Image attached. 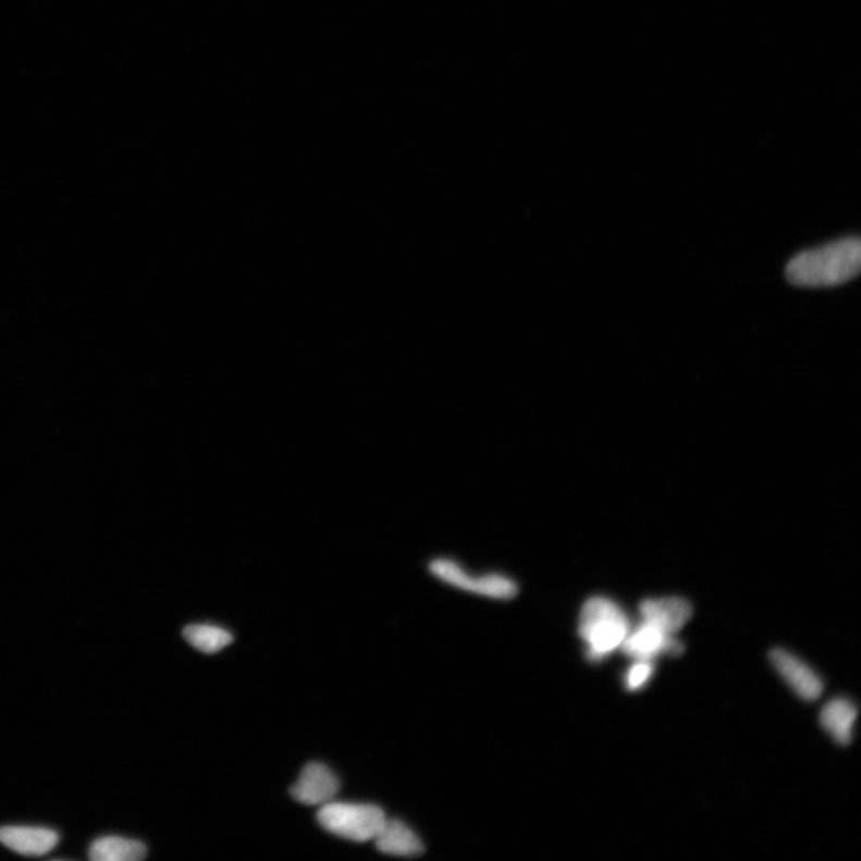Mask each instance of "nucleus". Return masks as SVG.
Instances as JSON below:
<instances>
[{"instance_id":"6","label":"nucleus","mask_w":861,"mask_h":861,"mask_svg":"<svg viewBox=\"0 0 861 861\" xmlns=\"http://www.w3.org/2000/svg\"><path fill=\"white\" fill-rule=\"evenodd\" d=\"M336 775L319 762H311L300 772L299 779L290 794L297 802L306 805H324L332 802L339 792Z\"/></svg>"},{"instance_id":"13","label":"nucleus","mask_w":861,"mask_h":861,"mask_svg":"<svg viewBox=\"0 0 861 861\" xmlns=\"http://www.w3.org/2000/svg\"><path fill=\"white\" fill-rule=\"evenodd\" d=\"M184 637L193 648L204 653H216L232 644L234 638L227 630L211 625H190Z\"/></svg>"},{"instance_id":"5","label":"nucleus","mask_w":861,"mask_h":861,"mask_svg":"<svg viewBox=\"0 0 861 861\" xmlns=\"http://www.w3.org/2000/svg\"><path fill=\"white\" fill-rule=\"evenodd\" d=\"M622 650L635 661H653L662 654L681 656L685 647L675 636L666 635L663 630L641 622L635 630H629Z\"/></svg>"},{"instance_id":"3","label":"nucleus","mask_w":861,"mask_h":861,"mask_svg":"<svg viewBox=\"0 0 861 861\" xmlns=\"http://www.w3.org/2000/svg\"><path fill=\"white\" fill-rule=\"evenodd\" d=\"M385 820L384 812L379 807L333 800L322 805L318 812V821L323 829L356 842L373 840Z\"/></svg>"},{"instance_id":"14","label":"nucleus","mask_w":861,"mask_h":861,"mask_svg":"<svg viewBox=\"0 0 861 861\" xmlns=\"http://www.w3.org/2000/svg\"><path fill=\"white\" fill-rule=\"evenodd\" d=\"M653 671L652 661H636L626 674L625 684L627 689L637 690L644 687L649 682Z\"/></svg>"},{"instance_id":"2","label":"nucleus","mask_w":861,"mask_h":861,"mask_svg":"<svg viewBox=\"0 0 861 861\" xmlns=\"http://www.w3.org/2000/svg\"><path fill=\"white\" fill-rule=\"evenodd\" d=\"M629 630L627 615L610 599L592 598L581 610L578 632L591 661H600L622 648Z\"/></svg>"},{"instance_id":"7","label":"nucleus","mask_w":861,"mask_h":861,"mask_svg":"<svg viewBox=\"0 0 861 861\" xmlns=\"http://www.w3.org/2000/svg\"><path fill=\"white\" fill-rule=\"evenodd\" d=\"M770 661L798 697L807 701H814L821 697L823 691L821 678L794 654L775 649L770 653Z\"/></svg>"},{"instance_id":"8","label":"nucleus","mask_w":861,"mask_h":861,"mask_svg":"<svg viewBox=\"0 0 861 861\" xmlns=\"http://www.w3.org/2000/svg\"><path fill=\"white\" fill-rule=\"evenodd\" d=\"M693 610L688 601L678 598L650 599L641 603V622L676 636L690 620Z\"/></svg>"},{"instance_id":"10","label":"nucleus","mask_w":861,"mask_h":861,"mask_svg":"<svg viewBox=\"0 0 861 861\" xmlns=\"http://www.w3.org/2000/svg\"><path fill=\"white\" fill-rule=\"evenodd\" d=\"M373 841L376 847L385 854L410 858L423 853L419 836L398 820L386 819Z\"/></svg>"},{"instance_id":"12","label":"nucleus","mask_w":861,"mask_h":861,"mask_svg":"<svg viewBox=\"0 0 861 861\" xmlns=\"http://www.w3.org/2000/svg\"><path fill=\"white\" fill-rule=\"evenodd\" d=\"M147 854V846L121 836H103L89 848V857L94 861H138Z\"/></svg>"},{"instance_id":"9","label":"nucleus","mask_w":861,"mask_h":861,"mask_svg":"<svg viewBox=\"0 0 861 861\" xmlns=\"http://www.w3.org/2000/svg\"><path fill=\"white\" fill-rule=\"evenodd\" d=\"M58 841V833L50 828L23 826L0 828V842L23 856H44L51 852Z\"/></svg>"},{"instance_id":"1","label":"nucleus","mask_w":861,"mask_h":861,"mask_svg":"<svg viewBox=\"0 0 861 861\" xmlns=\"http://www.w3.org/2000/svg\"><path fill=\"white\" fill-rule=\"evenodd\" d=\"M861 267L858 237L798 254L786 267L787 281L797 286L828 287L852 281Z\"/></svg>"},{"instance_id":"11","label":"nucleus","mask_w":861,"mask_h":861,"mask_svg":"<svg viewBox=\"0 0 861 861\" xmlns=\"http://www.w3.org/2000/svg\"><path fill=\"white\" fill-rule=\"evenodd\" d=\"M858 711L851 701L835 699L824 706L821 723L831 736L841 746L850 745Z\"/></svg>"},{"instance_id":"4","label":"nucleus","mask_w":861,"mask_h":861,"mask_svg":"<svg viewBox=\"0 0 861 861\" xmlns=\"http://www.w3.org/2000/svg\"><path fill=\"white\" fill-rule=\"evenodd\" d=\"M431 573L446 585L477 595L495 600H511L516 596L517 587L511 578L501 575L475 577L453 561L439 559L430 565Z\"/></svg>"}]
</instances>
